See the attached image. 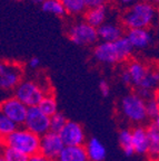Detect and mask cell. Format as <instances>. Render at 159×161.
Returning <instances> with one entry per match:
<instances>
[{
    "label": "cell",
    "mask_w": 159,
    "mask_h": 161,
    "mask_svg": "<svg viewBox=\"0 0 159 161\" xmlns=\"http://www.w3.org/2000/svg\"><path fill=\"white\" fill-rule=\"evenodd\" d=\"M134 49L128 38L124 36L112 43H99L94 48V57L101 64L115 65L128 59Z\"/></svg>",
    "instance_id": "obj_1"
},
{
    "label": "cell",
    "mask_w": 159,
    "mask_h": 161,
    "mask_svg": "<svg viewBox=\"0 0 159 161\" xmlns=\"http://www.w3.org/2000/svg\"><path fill=\"white\" fill-rule=\"evenodd\" d=\"M158 18V11L154 3L137 1L122 14V25L128 29L148 28Z\"/></svg>",
    "instance_id": "obj_2"
},
{
    "label": "cell",
    "mask_w": 159,
    "mask_h": 161,
    "mask_svg": "<svg viewBox=\"0 0 159 161\" xmlns=\"http://www.w3.org/2000/svg\"><path fill=\"white\" fill-rule=\"evenodd\" d=\"M40 139L33 132L26 129L25 126H19L10 136L3 138V146L16 149V150L31 157L40 152Z\"/></svg>",
    "instance_id": "obj_3"
},
{
    "label": "cell",
    "mask_w": 159,
    "mask_h": 161,
    "mask_svg": "<svg viewBox=\"0 0 159 161\" xmlns=\"http://www.w3.org/2000/svg\"><path fill=\"white\" fill-rule=\"evenodd\" d=\"M119 108L122 116L131 123H142L147 120L146 100L138 94L129 93L120 100Z\"/></svg>",
    "instance_id": "obj_4"
},
{
    "label": "cell",
    "mask_w": 159,
    "mask_h": 161,
    "mask_svg": "<svg viewBox=\"0 0 159 161\" xmlns=\"http://www.w3.org/2000/svg\"><path fill=\"white\" fill-rule=\"evenodd\" d=\"M47 93L49 92H46L44 87L38 83L33 80H23L13 91V96L21 101L28 108H33L39 105Z\"/></svg>",
    "instance_id": "obj_5"
},
{
    "label": "cell",
    "mask_w": 159,
    "mask_h": 161,
    "mask_svg": "<svg viewBox=\"0 0 159 161\" xmlns=\"http://www.w3.org/2000/svg\"><path fill=\"white\" fill-rule=\"evenodd\" d=\"M28 110L29 108L13 95L3 98L0 105L1 114L13 120L19 126H23L25 124L28 115Z\"/></svg>",
    "instance_id": "obj_6"
},
{
    "label": "cell",
    "mask_w": 159,
    "mask_h": 161,
    "mask_svg": "<svg viewBox=\"0 0 159 161\" xmlns=\"http://www.w3.org/2000/svg\"><path fill=\"white\" fill-rule=\"evenodd\" d=\"M68 36H69V39L72 43L78 46L92 45L99 39L97 28L90 26L85 20L74 24L69 28Z\"/></svg>",
    "instance_id": "obj_7"
},
{
    "label": "cell",
    "mask_w": 159,
    "mask_h": 161,
    "mask_svg": "<svg viewBox=\"0 0 159 161\" xmlns=\"http://www.w3.org/2000/svg\"><path fill=\"white\" fill-rule=\"evenodd\" d=\"M23 126L37 136H42L50 132V118L46 115L38 106L29 108Z\"/></svg>",
    "instance_id": "obj_8"
},
{
    "label": "cell",
    "mask_w": 159,
    "mask_h": 161,
    "mask_svg": "<svg viewBox=\"0 0 159 161\" xmlns=\"http://www.w3.org/2000/svg\"><path fill=\"white\" fill-rule=\"evenodd\" d=\"M23 70L17 64L3 62L0 65V87L3 91H15L23 80Z\"/></svg>",
    "instance_id": "obj_9"
},
{
    "label": "cell",
    "mask_w": 159,
    "mask_h": 161,
    "mask_svg": "<svg viewBox=\"0 0 159 161\" xmlns=\"http://www.w3.org/2000/svg\"><path fill=\"white\" fill-rule=\"evenodd\" d=\"M65 147L59 133H55L51 131L42 136L40 139V153L51 161H57Z\"/></svg>",
    "instance_id": "obj_10"
},
{
    "label": "cell",
    "mask_w": 159,
    "mask_h": 161,
    "mask_svg": "<svg viewBox=\"0 0 159 161\" xmlns=\"http://www.w3.org/2000/svg\"><path fill=\"white\" fill-rule=\"evenodd\" d=\"M61 140L66 147H78L85 146L86 143V133L82 125L76 121L68 120L59 133Z\"/></svg>",
    "instance_id": "obj_11"
},
{
    "label": "cell",
    "mask_w": 159,
    "mask_h": 161,
    "mask_svg": "<svg viewBox=\"0 0 159 161\" xmlns=\"http://www.w3.org/2000/svg\"><path fill=\"white\" fill-rule=\"evenodd\" d=\"M126 36L135 49H145L152 43V33L148 28L128 29Z\"/></svg>",
    "instance_id": "obj_12"
},
{
    "label": "cell",
    "mask_w": 159,
    "mask_h": 161,
    "mask_svg": "<svg viewBox=\"0 0 159 161\" xmlns=\"http://www.w3.org/2000/svg\"><path fill=\"white\" fill-rule=\"evenodd\" d=\"M98 38L104 43H112L124 37V29L117 23L106 21L104 25L97 28Z\"/></svg>",
    "instance_id": "obj_13"
},
{
    "label": "cell",
    "mask_w": 159,
    "mask_h": 161,
    "mask_svg": "<svg viewBox=\"0 0 159 161\" xmlns=\"http://www.w3.org/2000/svg\"><path fill=\"white\" fill-rule=\"evenodd\" d=\"M132 132V144L136 154L145 156L149 152V140H148V133L147 128L144 126H136L131 130Z\"/></svg>",
    "instance_id": "obj_14"
},
{
    "label": "cell",
    "mask_w": 159,
    "mask_h": 161,
    "mask_svg": "<svg viewBox=\"0 0 159 161\" xmlns=\"http://www.w3.org/2000/svg\"><path fill=\"white\" fill-rule=\"evenodd\" d=\"M127 70L129 72L130 76H131L132 85L139 88L149 74L150 68L139 60H132L127 66Z\"/></svg>",
    "instance_id": "obj_15"
},
{
    "label": "cell",
    "mask_w": 159,
    "mask_h": 161,
    "mask_svg": "<svg viewBox=\"0 0 159 161\" xmlns=\"http://www.w3.org/2000/svg\"><path fill=\"white\" fill-rule=\"evenodd\" d=\"M85 148L87 151L89 161H105L107 157V150L101 141L96 136H92L86 142Z\"/></svg>",
    "instance_id": "obj_16"
},
{
    "label": "cell",
    "mask_w": 159,
    "mask_h": 161,
    "mask_svg": "<svg viewBox=\"0 0 159 161\" xmlns=\"http://www.w3.org/2000/svg\"><path fill=\"white\" fill-rule=\"evenodd\" d=\"M57 161H89L85 146L65 147Z\"/></svg>",
    "instance_id": "obj_17"
},
{
    "label": "cell",
    "mask_w": 159,
    "mask_h": 161,
    "mask_svg": "<svg viewBox=\"0 0 159 161\" xmlns=\"http://www.w3.org/2000/svg\"><path fill=\"white\" fill-rule=\"evenodd\" d=\"M108 16V8L107 6L99 8H94V9H88L85 13V21L89 24L90 26L95 28H99L101 25L106 23Z\"/></svg>",
    "instance_id": "obj_18"
},
{
    "label": "cell",
    "mask_w": 159,
    "mask_h": 161,
    "mask_svg": "<svg viewBox=\"0 0 159 161\" xmlns=\"http://www.w3.org/2000/svg\"><path fill=\"white\" fill-rule=\"evenodd\" d=\"M118 142H119V146L121 148L122 152L125 153V156L131 157L136 153L134 149V144H132V132L130 129H122V130L119 131Z\"/></svg>",
    "instance_id": "obj_19"
},
{
    "label": "cell",
    "mask_w": 159,
    "mask_h": 161,
    "mask_svg": "<svg viewBox=\"0 0 159 161\" xmlns=\"http://www.w3.org/2000/svg\"><path fill=\"white\" fill-rule=\"evenodd\" d=\"M147 133L149 140V154L152 159L159 158V129L154 123L147 126Z\"/></svg>",
    "instance_id": "obj_20"
},
{
    "label": "cell",
    "mask_w": 159,
    "mask_h": 161,
    "mask_svg": "<svg viewBox=\"0 0 159 161\" xmlns=\"http://www.w3.org/2000/svg\"><path fill=\"white\" fill-rule=\"evenodd\" d=\"M38 108L49 118H51L52 115H55L56 113H58V104L56 101L55 96L51 93H47L46 96L42 98V101L40 102V104L38 105Z\"/></svg>",
    "instance_id": "obj_21"
},
{
    "label": "cell",
    "mask_w": 159,
    "mask_h": 161,
    "mask_svg": "<svg viewBox=\"0 0 159 161\" xmlns=\"http://www.w3.org/2000/svg\"><path fill=\"white\" fill-rule=\"evenodd\" d=\"M41 10L44 13L51 14V15L58 16V17H61L67 14L61 0H45L41 5Z\"/></svg>",
    "instance_id": "obj_22"
},
{
    "label": "cell",
    "mask_w": 159,
    "mask_h": 161,
    "mask_svg": "<svg viewBox=\"0 0 159 161\" xmlns=\"http://www.w3.org/2000/svg\"><path fill=\"white\" fill-rule=\"evenodd\" d=\"M61 3L65 7L66 13L72 16L86 13V9H87L85 0H61Z\"/></svg>",
    "instance_id": "obj_23"
},
{
    "label": "cell",
    "mask_w": 159,
    "mask_h": 161,
    "mask_svg": "<svg viewBox=\"0 0 159 161\" xmlns=\"http://www.w3.org/2000/svg\"><path fill=\"white\" fill-rule=\"evenodd\" d=\"M1 158L5 161H28L29 157L27 154L16 150V149L9 148V147H3V152H1Z\"/></svg>",
    "instance_id": "obj_24"
},
{
    "label": "cell",
    "mask_w": 159,
    "mask_h": 161,
    "mask_svg": "<svg viewBox=\"0 0 159 161\" xmlns=\"http://www.w3.org/2000/svg\"><path fill=\"white\" fill-rule=\"evenodd\" d=\"M18 128H19V125L17 123H15L13 120H10V119H8L7 116L3 115V114L0 115V134H1V139L13 133Z\"/></svg>",
    "instance_id": "obj_25"
},
{
    "label": "cell",
    "mask_w": 159,
    "mask_h": 161,
    "mask_svg": "<svg viewBox=\"0 0 159 161\" xmlns=\"http://www.w3.org/2000/svg\"><path fill=\"white\" fill-rule=\"evenodd\" d=\"M67 122L68 120L66 119V116L60 112H58L50 118V131L55 132V133H60V131L64 129Z\"/></svg>",
    "instance_id": "obj_26"
},
{
    "label": "cell",
    "mask_w": 159,
    "mask_h": 161,
    "mask_svg": "<svg viewBox=\"0 0 159 161\" xmlns=\"http://www.w3.org/2000/svg\"><path fill=\"white\" fill-rule=\"evenodd\" d=\"M146 111L147 115L150 119H156L159 114V104L157 103V101L155 100V97H151L149 100L146 101Z\"/></svg>",
    "instance_id": "obj_27"
},
{
    "label": "cell",
    "mask_w": 159,
    "mask_h": 161,
    "mask_svg": "<svg viewBox=\"0 0 159 161\" xmlns=\"http://www.w3.org/2000/svg\"><path fill=\"white\" fill-rule=\"evenodd\" d=\"M85 1H86V6H87L88 9H94V8L106 6L109 0H85Z\"/></svg>",
    "instance_id": "obj_28"
},
{
    "label": "cell",
    "mask_w": 159,
    "mask_h": 161,
    "mask_svg": "<svg viewBox=\"0 0 159 161\" xmlns=\"http://www.w3.org/2000/svg\"><path fill=\"white\" fill-rule=\"evenodd\" d=\"M99 91L100 93H101V95L104 96V97H107L108 95L110 94V85L108 84L107 80H101L99 82Z\"/></svg>",
    "instance_id": "obj_29"
},
{
    "label": "cell",
    "mask_w": 159,
    "mask_h": 161,
    "mask_svg": "<svg viewBox=\"0 0 159 161\" xmlns=\"http://www.w3.org/2000/svg\"><path fill=\"white\" fill-rule=\"evenodd\" d=\"M120 78H121V82L125 84V85H132V80H131V76H130L129 72L126 69L122 70L121 75H120Z\"/></svg>",
    "instance_id": "obj_30"
},
{
    "label": "cell",
    "mask_w": 159,
    "mask_h": 161,
    "mask_svg": "<svg viewBox=\"0 0 159 161\" xmlns=\"http://www.w3.org/2000/svg\"><path fill=\"white\" fill-rule=\"evenodd\" d=\"M136 93L138 94V95H139L140 97H142L144 100H146V101L149 100V98H151V97H154V96H152L151 91L145 90V88H137Z\"/></svg>",
    "instance_id": "obj_31"
},
{
    "label": "cell",
    "mask_w": 159,
    "mask_h": 161,
    "mask_svg": "<svg viewBox=\"0 0 159 161\" xmlns=\"http://www.w3.org/2000/svg\"><path fill=\"white\" fill-rule=\"evenodd\" d=\"M28 161H51L49 160L48 158H46L45 156H42L41 153H37V154H33V156L29 157V160Z\"/></svg>",
    "instance_id": "obj_32"
},
{
    "label": "cell",
    "mask_w": 159,
    "mask_h": 161,
    "mask_svg": "<svg viewBox=\"0 0 159 161\" xmlns=\"http://www.w3.org/2000/svg\"><path fill=\"white\" fill-rule=\"evenodd\" d=\"M40 65V59L38 57H31L29 60V67L33 68V69H36L38 68Z\"/></svg>",
    "instance_id": "obj_33"
},
{
    "label": "cell",
    "mask_w": 159,
    "mask_h": 161,
    "mask_svg": "<svg viewBox=\"0 0 159 161\" xmlns=\"http://www.w3.org/2000/svg\"><path fill=\"white\" fill-rule=\"evenodd\" d=\"M120 6H124V7H130L132 6L134 3H136L137 1H139V0H116Z\"/></svg>",
    "instance_id": "obj_34"
},
{
    "label": "cell",
    "mask_w": 159,
    "mask_h": 161,
    "mask_svg": "<svg viewBox=\"0 0 159 161\" xmlns=\"http://www.w3.org/2000/svg\"><path fill=\"white\" fill-rule=\"evenodd\" d=\"M26 1H28V3H33V5H40L41 6L45 0H26Z\"/></svg>",
    "instance_id": "obj_35"
},
{
    "label": "cell",
    "mask_w": 159,
    "mask_h": 161,
    "mask_svg": "<svg viewBox=\"0 0 159 161\" xmlns=\"http://www.w3.org/2000/svg\"><path fill=\"white\" fill-rule=\"evenodd\" d=\"M154 97H155V100L157 101V103L159 104V88L156 91V92H155V94H154Z\"/></svg>",
    "instance_id": "obj_36"
},
{
    "label": "cell",
    "mask_w": 159,
    "mask_h": 161,
    "mask_svg": "<svg viewBox=\"0 0 159 161\" xmlns=\"http://www.w3.org/2000/svg\"><path fill=\"white\" fill-rule=\"evenodd\" d=\"M154 124L157 126V128L159 129V114H158V116H157V118L155 119V122H154Z\"/></svg>",
    "instance_id": "obj_37"
},
{
    "label": "cell",
    "mask_w": 159,
    "mask_h": 161,
    "mask_svg": "<svg viewBox=\"0 0 159 161\" xmlns=\"http://www.w3.org/2000/svg\"><path fill=\"white\" fill-rule=\"evenodd\" d=\"M140 1H144V3H154L155 0H140Z\"/></svg>",
    "instance_id": "obj_38"
},
{
    "label": "cell",
    "mask_w": 159,
    "mask_h": 161,
    "mask_svg": "<svg viewBox=\"0 0 159 161\" xmlns=\"http://www.w3.org/2000/svg\"><path fill=\"white\" fill-rule=\"evenodd\" d=\"M155 3H158L159 5V0H155Z\"/></svg>",
    "instance_id": "obj_39"
},
{
    "label": "cell",
    "mask_w": 159,
    "mask_h": 161,
    "mask_svg": "<svg viewBox=\"0 0 159 161\" xmlns=\"http://www.w3.org/2000/svg\"><path fill=\"white\" fill-rule=\"evenodd\" d=\"M151 161H159V158H158V159H152Z\"/></svg>",
    "instance_id": "obj_40"
},
{
    "label": "cell",
    "mask_w": 159,
    "mask_h": 161,
    "mask_svg": "<svg viewBox=\"0 0 159 161\" xmlns=\"http://www.w3.org/2000/svg\"><path fill=\"white\" fill-rule=\"evenodd\" d=\"M0 161H5V160H3V158H0Z\"/></svg>",
    "instance_id": "obj_41"
},
{
    "label": "cell",
    "mask_w": 159,
    "mask_h": 161,
    "mask_svg": "<svg viewBox=\"0 0 159 161\" xmlns=\"http://www.w3.org/2000/svg\"><path fill=\"white\" fill-rule=\"evenodd\" d=\"M13 1H18V0H13Z\"/></svg>",
    "instance_id": "obj_42"
}]
</instances>
